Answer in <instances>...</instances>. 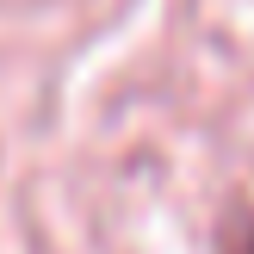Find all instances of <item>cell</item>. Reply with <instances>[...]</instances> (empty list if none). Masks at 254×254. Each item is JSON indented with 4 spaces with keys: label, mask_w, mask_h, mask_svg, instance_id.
Returning <instances> with one entry per match:
<instances>
[{
    "label": "cell",
    "mask_w": 254,
    "mask_h": 254,
    "mask_svg": "<svg viewBox=\"0 0 254 254\" xmlns=\"http://www.w3.org/2000/svg\"><path fill=\"white\" fill-rule=\"evenodd\" d=\"M223 254H254V211H236L223 230Z\"/></svg>",
    "instance_id": "obj_1"
}]
</instances>
